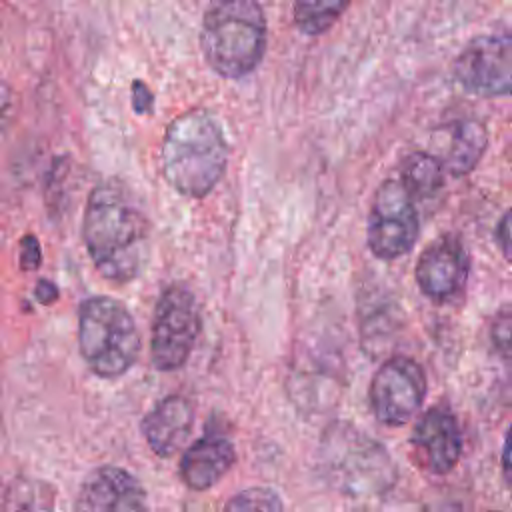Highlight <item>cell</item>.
<instances>
[{"label":"cell","mask_w":512,"mask_h":512,"mask_svg":"<svg viewBox=\"0 0 512 512\" xmlns=\"http://www.w3.org/2000/svg\"><path fill=\"white\" fill-rule=\"evenodd\" d=\"M428 382L422 366L408 356L388 358L372 376L368 388L370 410L384 426H404L420 410Z\"/></svg>","instance_id":"obj_8"},{"label":"cell","mask_w":512,"mask_h":512,"mask_svg":"<svg viewBox=\"0 0 512 512\" xmlns=\"http://www.w3.org/2000/svg\"><path fill=\"white\" fill-rule=\"evenodd\" d=\"M496 240H498L502 256L512 264V210H508L500 218V222L496 226Z\"/></svg>","instance_id":"obj_22"},{"label":"cell","mask_w":512,"mask_h":512,"mask_svg":"<svg viewBox=\"0 0 512 512\" xmlns=\"http://www.w3.org/2000/svg\"><path fill=\"white\" fill-rule=\"evenodd\" d=\"M490 342L496 354L512 366V304L500 308L490 324Z\"/></svg>","instance_id":"obj_20"},{"label":"cell","mask_w":512,"mask_h":512,"mask_svg":"<svg viewBox=\"0 0 512 512\" xmlns=\"http://www.w3.org/2000/svg\"><path fill=\"white\" fill-rule=\"evenodd\" d=\"M228 142L220 120L206 108L182 112L162 140V174L186 198H204L222 180Z\"/></svg>","instance_id":"obj_2"},{"label":"cell","mask_w":512,"mask_h":512,"mask_svg":"<svg viewBox=\"0 0 512 512\" xmlns=\"http://www.w3.org/2000/svg\"><path fill=\"white\" fill-rule=\"evenodd\" d=\"M74 512H150V504L138 478L120 466L104 464L84 476Z\"/></svg>","instance_id":"obj_11"},{"label":"cell","mask_w":512,"mask_h":512,"mask_svg":"<svg viewBox=\"0 0 512 512\" xmlns=\"http://www.w3.org/2000/svg\"><path fill=\"white\" fill-rule=\"evenodd\" d=\"M236 462L234 444L220 434L208 432L196 440L180 460L182 482L196 492L212 488Z\"/></svg>","instance_id":"obj_14"},{"label":"cell","mask_w":512,"mask_h":512,"mask_svg":"<svg viewBox=\"0 0 512 512\" xmlns=\"http://www.w3.org/2000/svg\"><path fill=\"white\" fill-rule=\"evenodd\" d=\"M194 426V406L180 394L158 400L142 418V434L152 452L160 458L176 454L188 440Z\"/></svg>","instance_id":"obj_13"},{"label":"cell","mask_w":512,"mask_h":512,"mask_svg":"<svg viewBox=\"0 0 512 512\" xmlns=\"http://www.w3.org/2000/svg\"><path fill=\"white\" fill-rule=\"evenodd\" d=\"M502 478L506 488L512 492V424L506 430L502 446Z\"/></svg>","instance_id":"obj_24"},{"label":"cell","mask_w":512,"mask_h":512,"mask_svg":"<svg viewBox=\"0 0 512 512\" xmlns=\"http://www.w3.org/2000/svg\"><path fill=\"white\" fill-rule=\"evenodd\" d=\"M440 154L436 156L452 176H464L476 168L488 146V130L478 120H456L436 132Z\"/></svg>","instance_id":"obj_15"},{"label":"cell","mask_w":512,"mask_h":512,"mask_svg":"<svg viewBox=\"0 0 512 512\" xmlns=\"http://www.w3.org/2000/svg\"><path fill=\"white\" fill-rule=\"evenodd\" d=\"M200 50L222 78H242L266 52V18L258 0H210L200 26Z\"/></svg>","instance_id":"obj_3"},{"label":"cell","mask_w":512,"mask_h":512,"mask_svg":"<svg viewBox=\"0 0 512 512\" xmlns=\"http://www.w3.org/2000/svg\"><path fill=\"white\" fill-rule=\"evenodd\" d=\"M222 512H286V508L276 490L252 486L234 494Z\"/></svg>","instance_id":"obj_19"},{"label":"cell","mask_w":512,"mask_h":512,"mask_svg":"<svg viewBox=\"0 0 512 512\" xmlns=\"http://www.w3.org/2000/svg\"><path fill=\"white\" fill-rule=\"evenodd\" d=\"M82 236L96 270L126 284L140 276L150 256V222L120 180H104L94 186L84 210Z\"/></svg>","instance_id":"obj_1"},{"label":"cell","mask_w":512,"mask_h":512,"mask_svg":"<svg viewBox=\"0 0 512 512\" xmlns=\"http://www.w3.org/2000/svg\"><path fill=\"white\" fill-rule=\"evenodd\" d=\"M152 92L146 88L144 82L134 80L132 82V104H134V112L138 114H148L152 112Z\"/></svg>","instance_id":"obj_23"},{"label":"cell","mask_w":512,"mask_h":512,"mask_svg":"<svg viewBox=\"0 0 512 512\" xmlns=\"http://www.w3.org/2000/svg\"><path fill=\"white\" fill-rule=\"evenodd\" d=\"M452 70L456 82L474 96H512V36L472 38L456 56Z\"/></svg>","instance_id":"obj_9"},{"label":"cell","mask_w":512,"mask_h":512,"mask_svg":"<svg viewBox=\"0 0 512 512\" xmlns=\"http://www.w3.org/2000/svg\"><path fill=\"white\" fill-rule=\"evenodd\" d=\"M320 470L326 482L354 498L386 494L398 478L388 450L352 424L330 426L320 442Z\"/></svg>","instance_id":"obj_4"},{"label":"cell","mask_w":512,"mask_h":512,"mask_svg":"<svg viewBox=\"0 0 512 512\" xmlns=\"http://www.w3.org/2000/svg\"><path fill=\"white\" fill-rule=\"evenodd\" d=\"M418 464L430 474H448L462 454V430L446 406H434L418 418L410 434Z\"/></svg>","instance_id":"obj_12"},{"label":"cell","mask_w":512,"mask_h":512,"mask_svg":"<svg viewBox=\"0 0 512 512\" xmlns=\"http://www.w3.org/2000/svg\"><path fill=\"white\" fill-rule=\"evenodd\" d=\"M352 0H294V24L306 36H320L336 24Z\"/></svg>","instance_id":"obj_17"},{"label":"cell","mask_w":512,"mask_h":512,"mask_svg":"<svg viewBox=\"0 0 512 512\" xmlns=\"http://www.w3.org/2000/svg\"><path fill=\"white\" fill-rule=\"evenodd\" d=\"M420 222L412 196L400 180H384L372 200L366 224V242L380 260H394L410 252Z\"/></svg>","instance_id":"obj_7"},{"label":"cell","mask_w":512,"mask_h":512,"mask_svg":"<svg viewBox=\"0 0 512 512\" xmlns=\"http://www.w3.org/2000/svg\"><path fill=\"white\" fill-rule=\"evenodd\" d=\"M490 512H496V510H490Z\"/></svg>","instance_id":"obj_26"},{"label":"cell","mask_w":512,"mask_h":512,"mask_svg":"<svg viewBox=\"0 0 512 512\" xmlns=\"http://www.w3.org/2000/svg\"><path fill=\"white\" fill-rule=\"evenodd\" d=\"M34 296H36V300L42 302V304H52V302L58 298V288H56V284H52L50 280L44 278V280H40V282L36 284Z\"/></svg>","instance_id":"obj_25"},{"label":"cell","mask_w":512,"mask_h":512,"mask_svg":"<svg viewBox=\"0 0 512 512\" xmlns=\"http://www.w3.org/2000/svg\"><path fill=\"white\" fill-rule=\"evenodd\" d=\"M54 490L34 478H16L4 496L2 512H52Z\"/></svg>","instance_id":"obj_18"},{"label":"cell","mask_w":512,"mask_h":512,"mask_svg":"<svg viewBox=\"0 0 512 512\" xmlns=\"http://www.w3.org/2000/svg\"><path fill=\"white\" fill-rule=\"evenodd\" d=\"M78 346L94 374L118 378L136 362L140 334L122 302L110 296H92L78 310Z\"/></svg>","instance_id":"obj_5"},{"label":"cell","mask_w":512,"mask_h":512,"mask_svg":"<svg viewBox=\"0 0 512 512\" xmlns=\"http://www.w3.org/2000/svg\"><path fill=\"white\" fill-rule=\"evenodd\" d=\"M202 328L200 306L184 284H170L158 296L150 330V360L160 372H174L190 358Z\"/></svg>","instance_id":"obj_6"},{"label":"cell","mask_w":512,"mask_h":512,"mask_svg":"<svg viewBox=\"0 0 512 512\" xmlns=\"http://www.w3.org/2000/svg\"><path fill=\"white\" fill-rule=\"evenodd\" d=\"M444 166L430 152H412L400 168V182L412 198H430L444 186Z\"/></svg>","instance_id":"obj_16"},{"label":"cell","mask_w":512,"mask_h":512,"mask_svg":"<svg viewBox=\"0 0 512 512\" xmlns=\"http://www.w3.org/2000/svg\"><path fill=\"white\" fill-rule=\"evenodd\" d=\"M468 254L456 236L444 234L418 256L414 278L420 292L434 302H450L468 280Z\"/></svg>","instance_id":"obj_10"},{"label":"cell","mask_w":512,"mask_h":512,"mask_svg":"<svg viewBox=\"0 0 512 512\" xmlns=\"http://www.w3.org/2000/svg\"><path fill=\"white\" fill-rule=\"evenodd\" d=\"M42 262V250H40V244L38 240L28 234L22 238V254H20V266L24 270H36Z\"/></svg>","instance_id":"obj_21"}]
</instances>
